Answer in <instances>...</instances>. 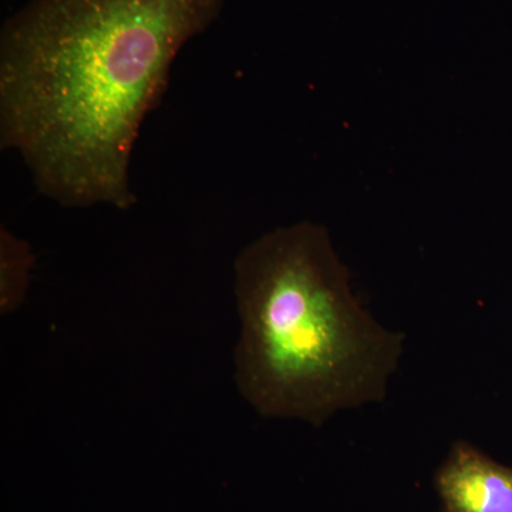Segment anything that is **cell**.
<instances>
[{
	"label": "cell",
	"mask_w": 512,
	"mask_h": 512,
	"mask_svg": "<svg viewBox=\"0 0 512 512\" xmlns=\"http://www.w3.org/2000/svg\"><path fill=\"white\" fill-rule=\"evenodd\" d=\"M225 0H30L0 32V141L63 207L136 204L130 164L175 57Z\"/></svg>",
	"instance_id": "cell-1"
},
{
	"label": "cell",
	"mask_w": 512,
	"mask_h": 512,
	"mask_svg": "<svg viewBox=\"0 0 512 512\" xmlns=\"http://www.w3.org/2000/svg\"><path fill=\"white\" fill-rule=\"evenodd\" d=\"M234 292L235 383L256 413L318 427L383 402L404 335L363 308L326 228L302 221L255 239L235 259Z\"/></svg>",
	"instance_id": "cell-2"
},
{
	"label": "cell",
	"mask_w": 512,
	"mask_h": 512,
	"mask_svg": "<svg viewBox=\"0 0 512 512\" xmlns=\"http://www.w3.org/2000/svg\"><path fill=\"white\" fill-rule=\"evenodd\" d=\"M436 484L444 512H512V468L470 444H454Z\"/></svg>",
	"instance_id": "cell-3"
},
{
	"label": "cell",
	"mask_w": 512,
	"mask_h": 512,
	"mask_svg": "<svg viewBox=\"0 0 512 512\" xmlns=\"http://www.w3.org/2000/svg\"><path fill=\"white\" fill-rule=\"evenodd\" d=\"M35 254L29 242L0 229V312L18 311L28 296Z\"/></svg>",
	"instance_id": "cell-4"
}]
</instances>
